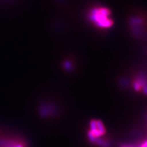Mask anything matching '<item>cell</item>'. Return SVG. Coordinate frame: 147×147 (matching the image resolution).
Instances as JSON below:
<instances>
[{
  "instance_id": "6da1fadb",
  "label": "cell",
  "mask_w": 147,
  "mask_h": 147,
  "mask_svg": "<svg viewBox=\"0 0 147 147\" xmlns=\"http://www.w3.org/2000/svg\"><path fill=\"white\" fill-rule=\"evenodd\" d=\"M88 18L92 24L99 28L108 29L113 25L111 12L105 7H98L91 9Z\"/></svg>"
},
{
  "instance_id": "7a4b0ae2",
  "label": "cell",
  "mask_w": 147,
  "mask_h": 147,
  "mask_svg": "<svg viewBox=\"0 0 147 147\" xmlns=\"http://www.w3.org/2000/svg\"><path fill=\"white\" fill-rule=\"evenodd\" d=\"M104 133L102 125L98 121H93L91 123V131L90 137L91 138H97Z\"/></svg>"
}]
</instances>
